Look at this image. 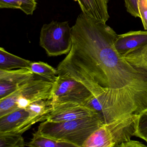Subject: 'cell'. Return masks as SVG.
<instances>
[{"label":"cell","mask_w":147,"mask_h":147,"mask_svg":"<svg viewBox=\"0 0 147 147\" xmlns=\"http://www.w3.org/2000/svg\"><path fill=\"white\" fill-rule=\"evenodd\" d=\"M117 34L86 15L72 27V45L57 67L59 74L85 85L93 94H104L105 123L147 108V75L136 69L117 51Z\"/></svg>","instance_id":"1"},{"label":"cell","mask_w":147,"mask_h":147,"mask_svg":"<svg viewBox=\"0 0 147 147\" xmlns=\"http://www.w3.org/2000/svg\"><path fill=\"white\" fill-rule=\"evenodd\" d=\"M98 114L94 110L82 104L67 102L51 105V111L46 115V120L61 122L75 120Z\"/></svg>","instance_id":"8"},{"label":"cell","mask_w":147,"mask_h":147,"mask_svg":"<svg viewBox=\"0 0 147 147\" xmlns=\"http://www.w3.org/2000/svg\"><path fill=\"white\" fill-rule=\"evenodd\" d=\"M134 136L143 139L147 143V108L138 115Z\"/></svg>","instance_id":"18"},{"label":"cell","mask_w":147,"mask_h":147,"mask_svg":"<svg viewBox=\"0 0 147 147\" xmlns=\"http://www.w3.org/2000/svg\"><path fill=\"white\" fill-rule=\"evenodd\" d=\"M45 121V116H37L27 108L19 109L0 117V133L22 135L37 122Z\"/></svg>","instance_id":"7"},{"label":"cell","mask_w":147,"mask_h":147,"mask_svg":"<svg viewBox=\"0 0 147 147\" xmlns=\"http://www.w3.org/2000/svg\"><path fill=\"white\" fill-rule=\"evenodd\" d=\"M30 69H0V99L7 97L25 83L35 78Z\"/></svg>","instance_id":"9"},{"label":"cell","mask_w":147,"mask_h":147,"mask_svg":"<svg viewBox=\"0 0 147 147\" xmlns=\"http://www.w3.org/2000/svg\"><path fill=\"white\" fill-rule=\"evenodd\" d=\"M36 0H0L1 9H19L28 15H32L36 8Z\"/></svg>","instance_id":"14"},{"label":"cell","mask_w":147,"mask_h":147,"mask_svg":"<svg viewBox=\"0 0 147 147\" xmlns=\"http://www.w3.org/2000/svg\"><path fill=\"white\" fill-rule=\"evenodd\" d=\"M124 57L136 69L147 75V43Z\"/></svg>","instance_id":"13"},{"label":"cell","mask_w":147,"mask_h":147,"mask_svg":"<svg viewBox=\"0 0 147 147\" xmlns=\"http://www.w3.org/2000/svg\"><path fill=\"white\" fill-rule=\"evenodd\" d=\"M147 146L139 141L130 139L129 141L121 144L118 147H146Z\"/></svg>","instance_id":"21"},{"label":"cell","mask_w":147,"mask_h":147,"mask_svg":"<svg viewBox=\"0 0 147 147\" xmlns=\"http://www.w3.org/2000/svg\"><path fill=\"white\" fill-rule=\"evenodd\" d=\"M93 95L82 83L65 75H58L53 83L49 105L67 102L83 104Z\"/></svg>","instance_id":"6"},{"label":"cell","mask_w":147,"mask_h":147,"mask_svg":"<svg viewBox=\"0 0 147 147\" xmlns=\"http://www.w3.org/2000/svg\"><path fill=\"white\" fill-rule=\"evenodd\" d=\"M54 82L36 79L25 83L7 97L0 99V117L19 109L26 108L32 102L49 100Z\"/></svg>","instance_id":"4"},{"label":"cell","mask_w":147,"mask_h":147,"mask_svg":"<svg viewBox=\"0 0 147 147\" xmlns=\"http://www.w3.org/2000/svg\"><path fill=\"white\" fill-rule=\"evenodd\" d=\"M26 146L22 135L0 133V147H23Z\"/></svg>","instance_id":"17"},{"label":"cell","mask_w":147,"mask_h":147,"mask_svg":"<svg viewBox=\"0 0 147 147\" xmlns=\"http://www.w3.org/2000/svg\"><path fill=\"white\" fill-rule=\"evenodd\" d=\"M39 44L49 56L67 55L72 47V27L67 21L45 24L40 32Z\"/></svg>","instance_id":"5"},{"label":"cell","mask_w":147,"mask_h":147,"mask_svg":"<svg viewBox=\"0 0 147 147\" xmlns=\"http://www.w3.org/2000/svg\"><path fill=\"white\" fill-rule=\"evenodd\" d=\"M138 115L130 114L104 123L86 140L82 147H118L134 136Z\"/></svg>","instance_id":"3"},{"label":"cell","mask_w":147,"mask_h":147,"mask_svg":"<svg viewBox=\"0 0 147 147\" xmlns=\"http://www.w3.org/2000/svg\"><path fill=\"white\" fill-rule=\"evenodd\" d=\"M32 62L26 60L0 48V69L6 70L26 69H30Z\"/></svg>","instance_id":"12"},{"label":"cell","mask_w":147,"mask_h":147,"mask_svg":"<svg viewBox=\"0 0 147 147\" xmlns=\"http://www.w3.org/2000/svg\"><path fill=\"white\" fill-rule=\"evenodd\" d=\"M77 1L82 13L91 18L106 23L110 18L108 10L109 0H74Z\"/></svg>","instance_id":"11"},{"label":"cell","mask_w":147,"mask_h":147,"mask_svg":"<svg viewBox=\"0 0 147 147\" xmlns=\"http://www.w3.org/2000/svg\"><path fill=\"white\" fill-rule=\"evenodd\" d=\"M147 43V31H131L117 35L114 46L123 56Z\"/></svg>","instance_id":"10"},{"label":"cell","mask_w":147,"mask_h":147,"mask_svg":"<svg viewBox=\"0 0 147 147\" xmlns=\"http://www.w3.org/2000/svg\"><path fill=\"white\" fill-rule=\"evenodd\" d=\"M138 7L143 26L147 31V0H138Z\"/></svg>","instance_id":"19"},{"label":"cell","mask_w":147,"mask_h":147,"mask_svg":"<svg viewBox=\"0 0 147 147\" xmlns=\"http://www.w3.org/2000/svg\"><path fill=\"white\" fill-rule=\"evenodd\" d=\"M26 146L32 147H76L72 144L38 135L36 132L33 133L32 139L26 143Z\"/></svg>","instance_id":"15"},{"label":"cell","mask_w":147,"mask_h":147,"mask_svg":"<svg viewBox=\"0 0 147 147\" xmlns=\"http://www.w3.org/2000/svg\"><path fill=\"white\" fill-rule=\"evenodd\" d=\"M103 124L98 114L64 122L45 120L39 125L36 133L82 147L88 137Z\"/></svg>","instance_id":"2"},{"label":"cell","mask_w":147,"mask_h":147,"mask_svg":"<svg viewBox=\"0 0 147 147\" xmlns=\"http://www.w3.org/2000/svg\"><path fill=\"white\" fill-rule=\"evenodd\" d=\"M126 11L135 18H140L138 3V0H124Z\"/></svg>","instance_id":"20"},{"label":"cell","mask_w":147,"mask_h":147,"mask_svg":"<svg viewBox=\"0 0 147 147\" xmlns=\"http://www.w3.org/2000/svg\"><path fill=\"white\" fill-rule=\"evenodd\" d=\"M30 70L34 74L54 82L58 76L57 71L53 67L43 62H32Z\"/></svg>","instance_id":"16"}]
</instances>
